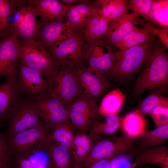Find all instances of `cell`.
<instances>
[{"label":"cell","instance_id":"e0dca14e","mask_svg":"<svg viewBox=\"0 0 168 168\" xmlns=\"http://www.w3.org/2000/svg\"><path fill=\"white\" fill-rule=\"evenodd\" d=\"M136 26L134 16L128 13L112 21L102 37L104 42L112 50L118 43Z\"/></svg>","mask_w":168,"mask_h":168},{"label":"cell","instance_id":"f35d334b","mask_svg":"<svg viewBox=\"0 0 168 168\" xmlns=\"http://www.w3.org/2000/svg\"><path fill=\"white\" fill-rule=\"evenodd\" d=\"M12 162L6 138L0 134V168H11Z\"/></svg>","mask_w":168,"mask_h":168},{"label":"cell","instance_id":"f6af8a7d","mask_svg":"<svg viewBox=\"0 0 168 168\" xmlns=\"http://www.w3.org/2000/svg\"><path fill=\"white\" fill-rule=\"evenodd\" d=\"M1 38H1V36H0V39H1Z\"/></svg>","mask_w":168,"mask_h":168},{"label":"cell","instance_id":"7c38bea8","mask_svg":"<svg viewBox=\"0 0 168 168\" xmlns=\"http://www.w3.org/2000/svg\"><path fill=\"white\" fill-rule=\"evenodd\" d=\"M17 88L22 94L33 100L41 94L48 91L46 79L37 70L18 63Z\"/></svg>","mask_w":168,"mask_h":168},{"label":"cell","instance_id":"30bf717a","mask_svg":"<svg viewBox=\"0 0 168 168\" xmlns=\"http://www.w3.org/2000/svg\"><path fill=\"white\" fill-rule=\"evenodd\" d=\"M83 34L71 25L67 20L37 22L35 40L46 50L58 42Z\"/></svg>","mask_w":168,"mask_h":168},{"label":"cell","instance_id":"603a6c76","mask_svg":"<svg viewBox=\"0 0 168 168\" xmlns=\"http://www.w3.org/2000/svg\"><path fill=\"white\" fill-rule=\"evenodd\" d=\"M110 23L101 12L97 9L87 22L82 36L84 41L101 38L106 33Z\"/></svg>","mask_w":168,"mask_h":168},{"label":"cell","instance_id":"d590c367","mask_svg":"<svg viewBox=\"0 0 168 168\" xmlns=\"http://www.w3.org/2000/svg\"><path fill=\"white\" fill-rule=\"evenodd\" d=\"M168 0H154L150 12L148 21H153L161 26V28L165 27L162 21L164 20V13H167Z\"/></svg>","mask_w":168,"mask_h":168},{"label":"cell","instance_id":"8992f818","mask_svg":"<svg viewBox=\"0 0 168 168\" xmlns=\"http://www.w3.org/2000/svg\"><path fill=\"white\" fill-rule=\"evenodd\" d=\"M75 68H60L45 79L49 90L58 97L68 110L74 101L84 95L75 74Z\"/></svg>","mask_w":168,"mask_h":168},{"label":"cell","instance_id":"1f68e13d","mask_svg":"<svg viewBox=\"0 0 168 168\" xmlns=\"http://www.w3.org/2000/svg\"><path fill=\"white\" fill-rule=\"evenodd\" d=\"M68 111L87 115L95 119L98 114V107L96 101L89 96L84 95L74 101Z\"/></svg>","mask_w":168,"mask_h":168},{"label":"cell","instance_id":"f546056e","mask_svg":"<svg viewBox=\"0 0 168 168\" xmlns=\"http://www.w3.org/2000/svg\"><path fill=\"white\" fill-rule=\"evenodd\" d=\"M73 129L70 122L57 125L49 134L47 143L51 141L54 142L72 152V143L75 135Z\"/></svg>","mask_w":168,"mask_h":168},{"label":"cell","instance_id":"cb8c5ba5","mask_svg":"<svg viewBox=\"0 0 168 168\" xmlns=\"http://www.w3.org/2000/svg\"><path fill=\"white\" fill-rule=\"evenodd\" d=\"M126 96L118 88L109 92L101 101L98 108L99 114L104 117L117 115L122 108Z\"/></svg>","mask_w":168,"mask_h":168},{"label":"cell","instance_id":"836d02e7","mask_svg":"<svg viewBox=\"0 0 168 168\" xmlns=\"http://www.w3.org/2000/svg\"><path fill=\"white\" fill-rule=\"evenodd\" d=\"M160 106L168 107V97L156 91V92L151 94L142 101L137 110L145 116L154 108Z\"/></svg>","mask_w":168,"mask_h":168},{"label":"cell","instance_id":"ac0fdd59","mask_svg":"<svg viewBox=\"0 0 168 168\" xmlns=\"http://www.w3.org/2000/svg\"><path fill=\"white\" fill-rule=\"evenodd\" d=\"M75 72L81 86L84 90L85 96L94 99L100 96L108 86V81L104 75L91 72L86 67H76Z\"/></svg>","mask_w":168,"mask_h":168},{"label":"cell","instance_id":"5bb4252c","mask_svg":"<svg viewBox=\"0 0 168 168\" xmlns=\"http://www.w3.org/2000/svg\"><path fill=\"white\" fill-rule=\"evenodd\" d=\"M20 44L18 37L10 32L0 40V77L17 75Z\"/></svg>","mask_w":168,"mask_h":168},{"label":"cell","instance_id":"d4e9b609","mask_svg":"<svg viewBox=\"0 0 168 168\" xmlns=\"http://www.w3.org/2000/svg\"><path fill=\"white\" fill-rule=\"evenodd\" d=\"M168 139V125H167L152 130H145L135 138L134 143L140 150L161 145Z\"/></svg>","mask_w":168,"mask_h":168},{"label":"cell","instance_id":"484cf974","mask_svg":"<svg viewBox=\"0 0 168 168\" xmlns=\"http://www.w3.org/2000/svg\"><path fill=\"white\" fill-rule=\"evenodd\" d=\"M105 117L104 122L96 120L91 124L89 135L93 138L103 135H114L121 126L123 118L113 115Z\"/></svg>","mask_w":168,"mask_h":168},{"label":"cell","instance_id":"4dcf8cb0","mask_svg":"<svg viewBox=\"0 0 168 168\" xmlns=\"http://www.w3.org/2000/svg\"><path fill=\"white\" fill-rule=\"evenodd\" d=\"M152 36L146 28L136 26L118 43L115 48L120 51L124 50L147 42Z\"/></svg>","mask_w":168,"mask_h":168},{"label":"cell","instance_id":"bcb514c9","mask_svg":"<svg viewBox=\"0 0 168 168\" xmlns=\"http://www.w3.org/2000/svg\"></svg>","mask_w":168,"mask_h":168},{"label":"cell","instance_id":"8d00e7d4","mask_svg":"<svg viewBox=\"0 0 168 168\" xmlns=\"http://www.w3.org/2000/svg\"><path fill=\"white\" fill-rule=\"evenodd\" d=\"M134 17L136 25H139L142 27L147 29L152 36H157L159 39V41L166 49H168V28H158L149 24L140 17L137 16Z\"/></svg>","mask_w":168,"mask_h":168},{"label":"cell","instance_id":"5b68a950","mask_svg":"<svg viewBox=\"0 0 168 168\" xmlns=\"http://www.w3.org/2000/svg\"><path fill=\"white\" fill-rule=\"evenodd\" d=\"M82 36H73L54 44L47 49L60 68L85 67L88 61Z\"/></svg>","mask_w":168,"mask_h":168},{"label":"cell","instance_id":"b9f144b4","mask_svg":"<svg viewBox=\"0 0 168 168\" xmlns=\"http://www.w3.org/2000/svg\"><path fill=\"white\" fill-rule=\"evenodd\" d=\"M120 165V162L118 160H112L110 168H118Z\"/></svg>","mask_w":168,"mask_h":168},{"label":"cell","instance_id":"9c48e42d","mask_svg":"<svg viewBox=\"0 0 168 168\" xmlns=\"http://www.w3.org/2000/svg\"><path fill=\"white\" fill-rule=\"evenodd\" d=\"M51 131L46 126H37L10 137H5L10 154L11 156L19 154L33 149L45 147Z\"/></svg>","mask_w":168,"mask_h":168},{"label":"cell","instance_id":"7a4b0ae2","mask_svg":"<svg viewBox=\"0 0 168 168\" xmlns=\"http://www.w3.org/2000/svg\"><path fill=\"white\" fill-rule=\"evenodd\" d=\"M156 40L152 36L149 41L126 50L113 51L114 61L110 73L123 78L136 72L150 58Z\"/></svg>","mask_w":168,"mask_h":168},{"label":"cell","instance_id":"44dd1931","mask_svg":"<svg viewBox=\"0 0 168 168\" xmlns=\"http://www.w3.org/2000/svg\"><path fill=\"white\" fill-rule=\"evenodd\" d=\"M97 11L91 1L83 0L81 3L69 7L67 20L77 30L83 34L88 21Z\"/></svg>","mask_w":168,"mask_h":168},{"label":"cell","instance_id":"83f0119b","mask_svg":"<svg viewBox=\"0 0 168 168\" xmlns=\"http://www.w3.org/2000/svg\"><path fill=\"white\" fill-rule=\"evenodd\" d=\"M45 147L55 168H73L71 151L53 141L47 143Z\"/></svg>","mask_w":168,"mask_h":168},{"label":"cell","instance_id":"ab89813d","mask_svg":"<svg viewBox=\"0 0 168 168\" xmlns=\"http://www.w3.org/2000/svg\"><path fill=\"white\" fill-rule=\"evenodd\" d=\"M112 159H103L98 161L87 168H110Z\"/></svg>","mask_w":168,"mask_h":168},{"label":"cell","instance_id":"7402d4cb","mask_svg":"<svg viewBox=\"0 0 168 168\" xmlns=\"http://www.w3.org/2000/svg\"><path fill=\"white\" fill-rule=\"evenodd\" d=\"M95 7L99 10L110 22L130 10L126 0H95L91 1Z\"/></svg>","mask_w":168,"mask_h":168},{"label":"cell","instance_id":"e575fe53","mask_svg":"<svg viewBox=\"0 0 168 168\" xmlns=\"http://www.w3.org/2000/svg\"><path fill=\"white\" fill-rule=\"evenodd\" d=\"M153 0H130L128 1L130 10L133 16L139 17L148 21Z\"/></svg>","mask_w":168,"mask_h":168},{"label":"cell","instance_id":"277c9868","mask_svg":"<svg viewBox=\"0 0 168 168\" xmlns=\"http://www.w3.org/2000/svg\"><path fill=\"white\" fill-rule=\"evenodd\" d=\"M7 129L2 135L8 137L33 127L46 126L39 115L33 101L22 94L10 110Z\"/></svg>","mask_w":168,"mask_h":168},{"label":"cell","instance_id":"9a60e30c","mask_svg":"<svg viewBox=\"0 0 168 168\" xmlns=\"http://www.w3.org/2000/svg\"><path fill=\"white\" fill-rule=\"evenodd\" d=\"M25 3L34 10L40 21L67 20V15L70 7L63 5L57 0H29Z\"/></svg>","mask_w":168,"mask_h":168},{"label":"cell","instance_id":"d6986e66","mask_svg":"<svg viewBox=\"0 0 168 168\" xmlns=\"http://www.w3.org/2000/svg\"><path fill=\"white\" fill-rule=\"evenodd\" d=\"M17 76L6 77L0 85V126L7 121L12 106L22 94L17 88Z\"/></svg>","mask_w":168,"mask_h":168},{"label":"cell","instance_id":"74e56055","mask_svg":"<svg viewBox=\"0 0 168 168\" xmlns=\"http://www.w3.org/2000/svg\"><path fill=\"white\" fill-rule=\"evenodd\" d=\"M157 127L168 125V107L157 106L148 114Z\"/></svg>","mask_w":168,"mask_h":168},{"label":"cell","instance_id":"ffe728a7","mask_svg":"<svg viewBox=\"0 0 168 168\" xmlns=\"http://www.w3.org/2000/svg\"><path fill=\"white\" fill-rule=\"evenodd\" d=\"M131 168L148 164L168 167V149L163 145L144 148L136 152Z\"/></svg>","mask_w":168,"mask_h":168},{"label":"cell","instance_id":"4fadbf2b","mask_svg":"<svg viewBox=\"0 0 168 168\" xmlns=\"http://www.w3.org/2000/svg\"><path fill=\"white\" fill-rule=\"evenodd\" d=\"M26 3L25 0H17V17L10 24L9 28L10 32L16 35L20 41L27 42L35 40L38 22L34 10Z\"/></svg>","mask_w":168,"mask_h":168},{"label":"cell","instance_id":"8fae6325","mask_svg":"<svg viewBox=\"0 0 168 168\" xmlns=\"http://www.w3.org/2000/svg\"><path fill=\"white\" fill-rule=\"evenodd\" d=\"M87 51L88 66L87 69L100 75L110 73L114 61L113 51L103 41L102 38L84 41Z\"/></svg>","mask_w":168,"mask_h":168},{"label":"cell","instance_id":"d6a6232c","mask_svg":"<svg viewBox=\"0 0 168 168\" xmlns=\"http://www.w3.org/2000/svg\"><path fill=\"white\" fill-rule=\"evenodd\" d=\"M16 0H0V35L1 38L10 33L8 19L14 12Z\"/></svg>","mask_w":168,"mask_h":168},{"label":"cell","instance_id":"3957f363","mask_svg":"<svg viewBox=\"0 0 168 168\" xmlns=\"http://www.w3.org/2000/svg\"><path fill=\"white\" fill-rule=\"evenodd\" d=\"M95 143L87 156L79 163L81 168H87L103 159H112L116 156L124 153L135 154V138L124 134L108 138L99 137L94 138Z\"/></svg>","mask_w":168,"mask_h":168},{"label":"cell","instance_id":"52a82bcc","mask_svg":"<svg viewBox=\"0 0 168 168\" xmlns=\"http://www.w3.org/2000/svg\"><path fill=\"white\" fill-rule=\"evenodd\" d=\"M19 60L46 77L51 76L60 68L49 53L35 40L27 42L20 41Z\"/></svg>","mask_w":168,"mask_h":168},{"label":"cell","instance_id":"60d3db41","mask_svg":"<svg viewBox=\"0 0 168 168\" xmlns=\"http://www.w3.org/2000/svg\"><path fill=\"white\" fill-rule=\"evenodd\" d=\"M83 0H59L63 5L68 7H71L78 4Z\"/></svg>","mask_w":168,"mask_h":168},{"label":"cell","instance_id":"2e32d148","mask_svg":"<svg viewBox=\"0 0 168 168\" xmlns=\"http://www.w3.org/2000/svg\"><path fill=\"white\" fill-rule=\"evenodd\" d=\"M11 168H55L45 147L12 156Z\"/></svg>","mask_w":168,"mask_h":168},{"label":"cell","instance_id":"4316f807","mask_svg":"<svg viewBox=\"0 0 168 168\" xmlns=\"http://www.w3.org/2000/svg\"><path fill=\"white\" fill-rule=\"evenodd\" d=\"M121 125L125 134L136 138L145 130L146 122L144 116L137 110L123 118Z\"/></svg>","mask_w":168,"mask_h":168},{"label":"cell","instance_id":"ba28073f","mask_svg":"<svg viewBox=\"0 0 168 168\" xmlns=\"http://www.w3.org/2000/svg\"><path fill=\"white\" fill-rule=\"evenodd\" d=\"M32 101L39 115L50 130L59 124L70 122L68 110L49 91Z\"/></svg>","mask_w":168,"mask_h":168},{"label":"cell","instance_id":"6da1fadb","mask_svg":"<svg viewBox=\"0 0 168 168\" xmlns=\"http://www.w3.org/2000/svg\"><path fill=\"white\" fill-rule=\"evenodd\" d=\"M135 84L133 93L139 96L146 91L154 89L160 92L167 89L168 54L159 41H156L151 56L143 67Z\"/></svg>","mask_w":168,"mask_h":168},{"label":"cell","instance_id":"7bdbcfd3","mask_svg":"<svg viewBox=\"0 0 168 168\" xmlns=\"http://www.w3.org/2000/svg\"><path fill=\"white\" fill-rule=\"evenodd\" d=\"M73 168H81L79 165V163L76 161H74V163Z\"/></svg>","mask_w":168,"mask_h":168},{"label":"cell","instance_id":"ee69618b","mask_svg":"<svg viewBox=\"0 0 168 168\" xmlns=\"http://www.w3.org/2000/svg\"><path fill=\"white\" fill-rule=\"evenodd\" d=\"M143 168H152V167H144Z\"/></svg>","mask_w":168,"mask_h":168},{"label":"cell","instance_id":"f1b7e54d","mask_svg":"<svg viewBox=\"0 0 168 168\" xmlns=\"http://www.w3.org/2000/svg\"><path fill=\"white\" fill-rule=\"evenodd\" d=\"M94 139L86 132H77L72 143V153L74 161L79 163L87 156L94 144Z\"/></svg>","mask_w":168,"mask_h":168}]
</instances>
